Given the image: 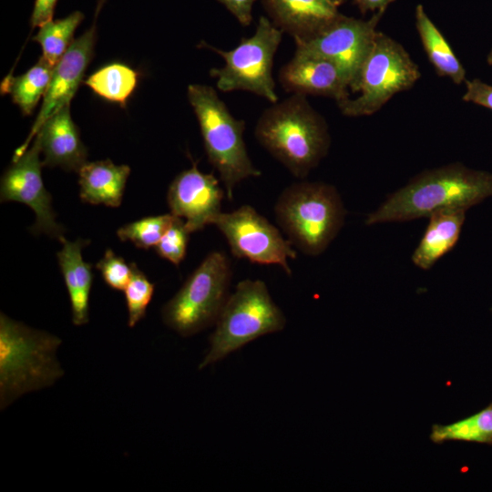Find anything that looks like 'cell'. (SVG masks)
<instances>
[{"label": "cell", "mask_w": 492, "mask_h": 492, "mask_svg": "<svg viewBox=\"0 0 492 492\" xmlns=\"http://www.w3.org/2000/svg\"><path fill=\"white\" fill-rule=\"evenodd\" d=\"M491 196L492 173L449 164L415 176L368 214L364 222H403L442 210H467Z\"/></svg>", "instance_id": "6da1fadb"}, {"label": "cell", "mask_w": 492, "mask_h": 492, "mask_svg": "<svg viewBox=\"0 0 492 492\" xmlns=\"http://www.w3.org/2000/svg\"><path fill=\"white\" fill-rule=\"evenodd\" d=\"M254 134L259 143L299 179L318 166L331 143L326 121L302 94H292L266 108Z\"/></svg>", "instance_id": "7a4b0ae2"}, {"label": "cell", "mask_w": 492, "mask_h": 492, "mask_svg": "<svg viewBox=\"0 0 492 492\" xmlns=\"http://www.w3.org/2000/svg\"><path fill=\"white\" fill-rule=\"evenodd\" d=\"M62 341L0 314V408L64 375L56 353Z\"/></svg>", "instance_id": "3957f363"}, {"label": "cell", "mask_w": 492, "mask_h": 492, "mask_svg": "<svg viewBox=\"0 0 492 492\" xmlns=\"http://www.w3.org/2000/svg\"><path fill=\"white\" fill-rule=\"evenodd\" d=\"M274 213L292 244L304 254L317 256L339 233L346 210L333 186L320 181H300L282 192Z\"/></svg>", "instance_id": "277c9868"}, {"label": "cell", "mask_w": 492, "mask_h": 492, "mask_svg": "<svg viewBox=\"0 0 492 492\" xmlns=\"http://www.w3.org/2000/svg\"><path fill=\"white\" fill-rule=\"evenodd\" d=\"M187 96L197 117L205 151L229 200L241 180L261 172L251 162L243 139L246 123L235 118L210 86L192 84Z\"/></svg>", "instance_id": "5b68a950"}, {"label": "cell", "mask_w": 492, "mask_h": 492, "mask_svg": "<svg viewBox=\"0 0 492 492\" xmlns=\"http://www.w3.org/2000/svg\"><path fill=\"white\" fill-rule=\"evenodd\" d=\"M286 323L264 282L241 281L231 292L210 337V350L199 368L225 358L250 342L282 331Z\"/></svg>", "instance_id": "8992f818"}, {"label": "cell", "mask_w": 492, "mask_h": 492, "mask_svg": "<svg viewBox=\"0 0 492 492\" xmlns=\"http://www.w3.org/2000/svg\"><path fill=\"white\" fill-rule=\"evenodd\" d=\"M231 277L228 255L210 252L163 306L164 323L184 337L215 324L230 295Z\"/></svg>", "instance_id": "52a82bcc"}, {"label": "cell", "mask_w": 492, "mask_h": 492, "mask_svg": "<svg viewBox=\"0 0 492 492\" xmlns=\"http://www.w3.org/2000/svg\"><path fill=\"white\" fill-rule=\"evenodd\" d=\"M421 74L406 50L390 36L376 32L352 87L360 95L337 102L347 117L372 115L395 94L412 87Z\"/></svg>", "instance_id": "ba28073f"}, {"label": "cell", "mask_w": 492, "mask_h": 492, "mask_svg": "<svg viewBox=\"0 0 492 492\" xmlns=\"http://www.w3.org/2000/svg\"><path fill=\"white\" fill-rule=\"evenodd\" d=\"M282 34L269 17L262 15L258 20L255 33L241 38L233 49L221 50L201 42L225 61L223 67H213L210 71V77L216 78L218 89L223 92L248 91L272 104L278 102L272 65Z\"/></svg>", "instance_id": "9c48e42d"}, {"label": "cell", "mask_w": 492, "mask_h": 492, "mask_svg": "<svg viewBox=\"0 0 492 492\" xmlns=\"http://www.w3.org/2000/svg\"><path fill=\"white\" fill-rule=\"evenodd\" d=\"M213 225L226 238L233 256L252 263L279 265L292 274L289 260L297 253L289 240L266 218L250 205L231 212H220Z\"/></svg>", "instance_id": "30bf717a"}, {"label": "cell", "mask_w": 492, "mask_h": 492, "mask_svg": "<svg viewBox=\"0 0 492 492\" xmlns=\"http://www.w3.org/2000/svg\"><path fill=\"white\" fill-rule=\"evenodd\" d=\"M384 11H377L368 20L338 14L319 31L303 40H295L296 49L327 58L335 63L352 87L376 34V26Z\"/></svg>", "instance_id": "8fae6325"}, {"label": "cell", "mask_w": 492, "mask_h": 492, "mask_svg": "<svg viewBox=\"0 0 492 492\" xmlns=\"http://www.w3.org/2000/svg\"><path fill=\"white\" fill-rule=\"evenodd\" d=\"M40 153L39 141L35 138L30 148L13 159L12 165L1 179L0 200L17 201L29 206L36 214L32 232L46 233L60 240L65 230L56 220L51 195L43 182L41 169L44 164Z\"/></svg>", "instance_id": "7c38bea8"}, {"label": "cell", "mask_w": 492, "mask_h": 492, "mask_svg": "<svg viewBox=\"0 0 492 492\" xmlns=\"http://www.w3.org/2000/svg\"><path fill=\"white\" fill-rule=\"evenodd\" d=\"M96 42V26L75 39L54 67L52 77L44 96L40 111L26 141L15 150L13 159L29 147L41 126L53 115L70 104L92 58Z\"/></svg>", "instance_id": "4fadbf2b"}, {"label": "cell", "mask_w": 492, "mask_h": 492, "mask_svg": "<svg viewBox=\"0 0 492 492\" xmlns=\"http://www.w3.org/2000/svg\"><path fill=\"white\" fill-rule=\"evenodd\" d=\"M224 194L219 179L212 173H204L192 163L172 180L167 201L170 213L181 218L191 233L213 224L221 212Z\"/></svg>", "instance_id": "5bb4252c"}, {"label": "cell", "mask_w": 492, "mask_h": 492, "mask_svg": "<svg viewBox=\"0 0 492 492\" xmlns=\"http://www.w3.org/2000/svg\"><path fill=\"white\" fill-rule=\"evenodd\" d=\"M279 81L288 92L325 96L340 102L349 97V84L333 61L299 49L279 72Z\"/></svg>", "instance_id": "9a60e30c"}, {"label": "cell", "mask_w": 492, "mask_h": 492, "mask_svg": "<svg viewBox=\"0 0 492 492\" xmlns=\"http://www.w3.org/2000/svg\"><path fill=\"white\" fill-rule=\"evenodd\" d=\"M35 138L39 141L44 166L78 171L87 162V150L71 118L70 104L50 117Z\"/></svg>", "instance_id": "2e32d148"}, {"label": "cell", "mask_w": 492, "mask_h": 492, "mask_svg": "<svg viewBox=\"0 0 492 492\" xmlns=\"http://www.w3.org/2000/svg\"><path fill=\"white\" fill-rule=\"evenodd\" d=\"M272 23L295 40L310 37L338 14L331 0H261Z\"/></svg>", "instance_id": "e0dca14e"}, {"label": "cell", "mask_w": 492, "mask_h": 492, "mask_svg": "<svg viewBox=\"0 0 492 492\" xmlns=\"http://www.w3.org/2000/svg\"><path fill=\"white\" fill-rule=\"evenodd\" d=\"M62 249L56 253L59 267L68 292L72 323L80 326L88 322L89 295L93 283L92 264L82 257V249L88 240L77 239L74 241L59 240Z\"/></svg>", "instance_id": "ac0fdd59"}, {"label": "cell", "mask_w": 492, "mask_h": 492, "mask_svg": "<svg viewBox=\"0 0 492 492\" xmlns=\"http://www.w3.org/2000/svg\"><path fill=\"white\" fill-rule=\"evenodd\" d=\"M79 196L82 201L108 207H118L130 168L116 165L109 159L85 163L77 171Z\"/></svg>", "instance_id": "d6986e66"}, {"label": "cell", "mask_w": 492, "mask_h": 492, "mask_svg": "<svg viewBox=\"0 0 492 492\" xmlns=\"http://www.w3.org/2000/svg\"><path fill=\"white\" fill-rule=\"evenodd\" d=\"M466 211L462 209H447L428 217V225L412 255L415 266L429 270L455 247L461 233Z\"/></svg>", "instance_id": "ffe728a7"}, {"label": "cell", "mask_w": 492, "mask_h": 492, "mask_svg": "<svg viewBox=\"0 0 492 492\" xmlns=\"http://www.w3.org/2000/svg\"><path fill=\"white\" fill-rule=\"evenodd\" d=\"M415 26L430 63L440 77L460 85L466 81V70L442 33L429 18L424 6L415 8Z\"/></svg>", "instance_id": "44dd1931"}, {"label": "cell", "mask_w": 492, "mask_h": 492, "mask_svg": "<svg viewBox=\"0 0 492 492\" xmlns=\"http://www.w3.org/2000/svg\"><path fill=\"white\" fill-rule=\"evenodd\" d=\"M54 67L43 56L25 74L7 76L1 84V91L9 94L24 115H30L49 86Z\"/></svg>", "instance_id": "7402d4cb"}, {"label": "cell", "mask_w": 492, "mask_h": 492, "mask_svg": "<svg viewBox=\"0 0 492 492\" xmlns=\"http://www.w3.org/2000/svg\"><path fill=\"white\" fill-rule=\"evenodd\" d=\"M429 438L437 445L446 441L492 445V402L466 418L448 425H433Z\"/></svg>", "instance_id": "603a6c76"}, {"label": "cell", "mask_w": 492, "mask_h": 492, "mask_svg": "<svg viewBox=\"0 0 492 492\" xmlns=\"http://www.w3.org/2000/svg\"><path fill=\"white\" fill-rule=\"evenodd\" d=\"M138 75L129 67L113 63L98 69L86 80L85 84L94 93L110 102L125 107L135 90Z\"/></svg>", "instance_id": "cb8c5ba5"}, {"label": "cell", "mask_w": 492, "mask_h": 492, "mask_svg": "<svg viewBox=\"0 0 492 492\" xmlns=\"http://www.w3.org/2000/svg\"><path fill=\"white\" fill-rule=\"evenodd\" d=\"M83 19V13L75 11L65 18L52 19L39 26L33 40L41 46L42 56L50 65L55 67L64 56L74 41V33Z\"/></svg>", "instance_id": "d4e9b609"}, {"label": "cell", "mask_w": 492, "mask_h": 492, "mask_svg": "<svg viewBox=\"0 0 492 492\" xmlns=\"http://www.w3.org/2000/svg\"><path fill=\"white\" fill-rule=\"evenodd\" d=\"M174 219L170 212L145 217L123 225L117 231V235L122 241H129L138 248L148 250L158 244Z\"/></svg>", "instance_id": "484cf974"}, {"label": "cell", "mask_w": 492, "mask_h": 492, "mask_svg": "<svg viewBox=\"0 0 492 492\" xmlns=\"http://www.w3.org/2000/svg\"><path fill=\"white\" fill-rule=\"evenodd\" d=\"M130 264L131 277L124 289V293L128 310V325L132 328L145 317L147 308L154 294L155 284L148 279L136 263Z\"/></svg>", "instance_id": "4316f807"}, {"label": "cell", "mask_w": 492, "mask_h": 492, "mask_svg": "<svg viewBox=\"0 0 492 492\" xmlns=\"http://www.w3.org/2000/svg\"><path fill=\"white\" fill-rule=\"evenodd\" d=\"M190 234L185 221L175 216L170 227L154 247L157 254L179 266L186 256Z\"/></svg>", "instance_id": "83f0119b"}, {"label": "cell", "mask_w": 492, "mask_h": 492, "mask_svg": "<svg viewBox=\"0 0 492 492\" xmlns=\"http://www.w3.org/2000/svg\"><path fill=\"white\" fill-rule=\"evenodd\" d=\"M96 268L100 272L104 282L112 289L124 291L131 277V264L108 249L104 256L97 262Z\"/></svg>", "instance_id": "f1b7e54d"}, {"label": "cell", "mask_w": 492, "mask_h": 492, "mask_svg": "<svg viewBox=\"0 0 492 492\" xmlns=\"http://www.w3.org/2000/svg\"><path fill=\"white\" fill-rule=\"evenodd\" d=\"M466 92L462 99L492 110V86L478 78L466 80Z\"/></svg>", "instance_id": "f546056e"}, {"label": "cell", "mask_w": 492, "mask_h": 492, "mask_svg": "<svg viewBox=\"0 0 492 492\" xmlns=\"http://www.w3.org/2000/svg\"><path fill=\"white\" fill-rule=\"evenodd\" d=\"M220 3L239 23L244 26L252 20V8L256 0H217Z\"/></svg>", "instance_id": "4dcf8cb0"}, {"label": "cell", "mask_w": 492, "mask_h": 492, "mask_svg": "<svg viewBox=\"0 0 492 492\" xmlns=\"http://www.w3.org/2000/svg\"><path fill=\"white\" fill-rule=\"evenodd\" d=\"M57 0H36L31 15V26H41L53 19Z\"/></svg>", "instance_id": "1f68e13d"}, {"label": "cell", "mask_w": 492, "mask_h": 492, "mask_svg": "<svg viewBox=\"0 0 492 492\" xmlns=\"http://www.w3.org/2000/svg\"><path fill=\"white\" fill-rule=\"evenodd\" d=\"M395 0H354L362 14L368 11H385L387 6Z\"/></svg>", "instance_id": "d6a6232c"}, {"label": "cell", "mask_w": 492, "mask_h": 492, "mask_svg": "<svg viewBox=\"0 0 492 492\" xmlns=\"http://www.w3.org/2000/svg\"><path fill=\"white\" fill-rule=\"evenodd\" d=\"M487 62L488 65H492V48L489 51V53L487 54Z\"/></svg>", "instance_id": "836d02e7"}, {"label": "cell", "mask_w": 492, "mask_h": 492, "mask_svg": "<svg viewBox=\"0 0 492 492\" xmlns=\"http://www.w3.org/2000/svg\"><path fill=\"white\" fill-rule=\"evenodd\" d=\"M332 2H333L335 5H337L338 6L342 4L343 0H331Z\"/></svg>", "instance_id": "e575fe53"}]
</instances>
